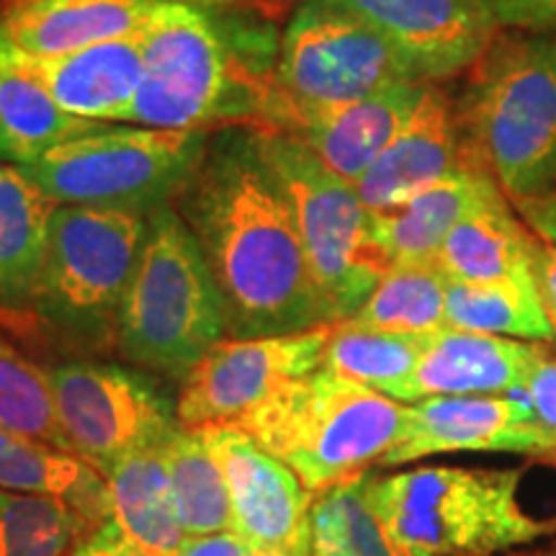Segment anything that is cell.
<instances>
[{
    "instance_id": "7402d4cb",
    "label": "cell",
    "mask_w": 556,
    "mask_h": 556,
    "mask_svg": "<svg viewBox=\"0 0 556 556\" xmlns=\"http://www.w3.org/2000/svg\"><path fill=\"white\" fill-rule=\"evenodd\" d=\"M541 242L505 191L497 189L451 229L435 263L448 281L533 278Z\"/></svg>"
},
{
    "instance_id": "d6986e66",
    "label": "cell",
    "mask_w": 556,
    "mask_h": 556,
    "mask_svg": "<svg viewBox=\"0 0 556 556\" xmlns=\"http://www.w3.org/2000/svg\"><path fill=\"white\" fill-rule=\"evenodd\" d=\"M0 65L21 70L39 83L70 116L119 124L142 83V34L111 39L62 58H21L0 52Z\"/></svg>"
},
{
    "instance_id": "ac0fdd59",
    "label": "cell",
    "mask_w": 556,
    "mask_h": 556,
    "mask_svg": "<svg viewBox=\"0 0 556 556\" xmlns=\"http://www.w3.org/2000/svg\"><path fill=\"white\" fill-rule=\"evenodd\" d=\"M552 353V343L438 330L428 338L415 368L407 405L426 397H495L513 394Z\"/></svg>"
},
{
    "instance_id": "f35d334b",
    "label": "cell",
    "mask_w": 556,
    "mask_h": 556,
    "mask_svg": "<svg viewBox=\"0 0 556 556\" xmlns=\"http://www.w3.org/2000/svg\"><path fill=\"white\" fill-rule=\"evenodd\" d=\"M533 278H536V289L548 315V323H552L556 332V245H552V242H541L536 266H533Z\"/></svg>"
},
{
    "instance_id": "cb8c5ba5",
    "label": "cell",
    "mask_w": 556,
    "mask_h": 556,
    "mask_svg": "<svg viewBox=\"0 0 556 556\" xmlns=\"http://www.w3.org/2000/svg\"><path fill=\"white\" fill-rule=\"evenodd\" d=\"M109 520L157 556H176L186 541L163 451H139L106 475Z\"/></svg>"
},
{
    "instance_id": "52a82bcc",
    "label": "cell",
    "mask_w": 556,
    "mask_h": 556,
    "mask_svg": "<svg viewBox=\"0 0 556 556\" xmlns=\"http://www.w3.org/2000/svg\"><path fill=\"white\" fill-rule=\"evenodd\" d=\"M281 184L332 323L351 319L392 268L374 238V212L356 186L336 176L309 148L283 131L253 127Z\"/></svg>"
},
{
    "instance_id": "7c38bea8",
    "label": "cell",
    "mask_w": 556,
    "mask_h": 556,
    "mask_svg": "<svg viewBox=\"0 0 556 556\" xmlns=\"http://www.w3.org/2000/svg\"><path fill=\"white\" fill-rule=\"evenodd\" d=\"M330 328L219 340L184 381L180 426H238L291 381L323 368Z\"/></svg>"
},
{
    "instance_id": "603a6c76",
    "label": "cell",
    "mask_w": 556,
    "mask_h": 556,
    "mask_svg": "<svg viewBox=\"0 0 556 556\" xmlns=\"http://www.w3.org/2000/svg\"><path fill=\"white\" fill-rule=\"evenodd\" d=\"M0 486L58 497L96 528L109 520L106 479L88 462L5 428H0Z\"/></svg>"
},
{
    "instance_id": "4dcf8cb0",
    "label": "cell",
    "mask_w": 556,
    "mask_h": 556,
    "mask_svg": "<svg viewBox=\"0 0 556 556\" xmlns=\"http://www.w3.org/2000/svg\"><path fill=\"white\" fill-rule=\"evenodd\" d=\"M186 536L232 531V503L219 458L197 428H180L163 448Z\"/></svg>"
},
{
    "instance_id": "30bf717a",
    "label": "cell",
    "mask_w": 556,
    "mask_h": 556,
    "mask_svg": "<svg viewBox=\"0 0 556 556\" xmlns=\"http://www.w3.org/2000/svg\"><path fill=\"white\" fill-rule=\"evenodd\" d=\"M402 80L417 78L371 26L325 0H299L278 34L274 80L255 127L281 111L340 106Z\"/></svg>"
},
{
    "instance_id": "83f0119b",
    "label": "cell",
    "mask_w": 556,
    "mask_h": 556,
    "mask_svg": "<svg viewBox=\"0 0 556 556\" xmlns=\"http://www.w3.org/2000/svg\"><path fill=\"white\" fill-rule=\"evenodd\" d=\"M101 122H86L62 111L52 96L21 70L0 65V163H37L65 139Z\"/></svg>"
},
{
    "instance_id": "e575fe53",
    "label": "cell",
    "mask_w": 556,
    "mask_h": 556,
    "mask_svg": "<svg viewBox=\"0 0 556 556\" xmlns=\"http://www.w3.org/2000/svg\"><path fill=\"white\" fill-rule=\"evenodd\" d=\"M518 394L528 402L541 426L556 435V353H548L539 361Z\"/></svg>"
},
{
    "instance_id": "484cf974",
    "label": "cell",
    "mask_w": 556,
    "mask_h": 556,
    "mask_svg": "<svg viewBox=\"0 0 556 556\" xmlns=\"http://www.w3.org/2000/svg\"><path fill=\"white\" fill-rule=\"evenodd\" d=\"M446 325L451 330L482 332L556 343V332L541 304L536 278H505V281H448Z\"/></svg>"
},
{
    "instance_id": "8992f818",
    "label": "cell",
    "mask_w": 556,
    "mask_h": 556,
    "mask_svg": "<svg viewBox=\"0 0 556 556\" xmlns=\"http://www.w3.org/2000/svg\"><path fill=\"white\" fill-rule=\"evenodd\" d=\"M225 332V304L197 238L176 206L155 208L116 323L124 356L186 381Z\"/></svg>"
},
{
    "instance_id": "44dd1931",
    "label": "cell",
    "mask_w": 556,
    "mask_h": 556,
    "mask_svg": "<svg viewBox=\"0 0 556 556\" xmlns=\"http://www.w3.org/2000/svg\"><path fill=\"white\" fill-rule=\"evenodd\" d=\"M497 189L482 160H471L402 206L374 212V238L392 266L435 261L451 229Z\"/></svg>"
},
{
    "instance_id": "60d3db41",
    "label": "cell",
    "mask_w": 556,
    "mask_h": 556,
    "mask_svg": "<svg viewBox=\"0 0 556 556\" xmlns=\"http://www.w3.org/2000/svg\"><path fill=\"white\" fill-rule=\"evenodd\" d=\"M281 3H291V9L299 3V0H248V9H255V11H274L278 13L281 11Z\"/></svg>"
},
{
    "instance_id": "8d00e7d4",
    "label": "cell",
    "mask_w": 556,
    "mask_h": 556,
    "mask_svg": "<svg viewBox=\"0 0 556 556\" xmlns=\"http://www.w3.org/2000/svg\"><path fill=\"white\" fill-rule=\"evenodd\" d=\"M176 556H263L235 531H214L204 536H186Z\"/></svg>"
},
{
    "instance_id": "1f68e13d",
    "label": "cell",
    "mask_w": 556,
    "mask_h": 556,
    "mask_svg": "<svg viewBox=\"0 0 556 556\" xmlns=\"http://www.w3.org/2000/svg\"><path fill=\"white\" fill-rule=\"evenodd\" d=\"M93 523L58 497L0 486V556H67Z\"/></svg>"
},
{
    "instance_id": "f1b7e54d",
    "label": "cell",
    "mask_w": 556,
    "mask_h": 556,
    "mask_svg": "<svg viewBox=\"0 0 556 556\" xmlns=\"http://www.w3.org/2000/svg\"><path fill=\"white\" fill-rule=\"evenodd\" d=\"M374 471L317 492L309 510V556H407L371 505Z\"/></svg>"
},
{
    "instance_id": "4fadbf2b",
    "label": "cell",
    "mask_w": 556,
    "mask_h": 556,
    "mask_svg": "<svg viewBox=\"0 0 556 556\" xmlns=\"http://www.w3.org/2000/svg\"><path fill=\"white\" fill-rule=\"evenodd\" d=\"M456 451L556 462V435L541 426L518 392L495 397H426L407 405L405 430L377 467H402Z\"/></svg>"
},
{
    "instance_id": "5bb4252c",
    "label": "cell",
    "mask_w": 556,
    "mask_h": 556,
    "mask_svg": "<svg viewBox=\"0 0 556 556\" xmlns=\"http://www.w3.org/2000/svg\"><path fill=\"white\" fill-rule=\"evenodd\" d=\"M225 469L232 531L258 552L309 556V510L315 492L235 426L197 428Z\"/></svg>"
},
{
    "instance_id": "ffe728a7",
    "label": "cell",
    "mask_w": 556,
    "mask_h": 556,
    "mask_svg": "<svg viewBox=\"0 0 556 556\" xmlns=\"http://www.w3.org/2000/svg\"><path fill=\"white\" fill-rule=\"evenodd\" d=\"M163 0H13L0 18V52L62 58L135 37L148 29Z\"/></svg>"
},
{
    "instance_id": "ba28073f",
    "label": "cell",
    "mask_w": 556,
    "mask_h": 556,
    "mask_svg": "<svg viewBox=\"0 0 556 556\" xmlns=\"http://www.w3.org/2000/svg\"><path fill=\"white\" fill-rule=\"evenodd\" d=\"M208 135L212 129L96 124L21 170L54 204L150 214L160 206H173L197 170Z\"/></svg>"
},
{
    "instance_id": "f546056e",
    "label": "cell",
    "mask_w": 556,
    "mask_h": 556,
    "mask_svg": "<svg viewBox=\"0 0 556 556\" xmlns=\"http://www.w3.org/2000/svg\"><path fill=\"white\" fill-rule=\"evenodd\" d=\"M448 278L435 261L394 263L348 323L402 336L446 330Z\"/></svg>"
},
{
    "instance_id": "6da1fadb",
    "label": "cell",
    "mask_w": 556,
    "mask_h": 556,
    "mask_svg": "<svg viewBox=\"0 0 556 556\" xmlns=\"http://www.w3.org/2000/svg\"><path fill=\"white\" fill-rule=\"evenodd\" d=\"M173 204L212 268L227 332L266 338L336 325L253 127L212 129Z\"/></svg>"
},
{
    "instance_id": "836d02e7",
    "label": "cell",
    "mask_w": 556,
    "mask_h": 556,
    "mask_svg": "<svg viewBox=\"0 0 556 556\" xmlns=\"http://www.w3.org/2000/svg\"><path fill=\"white\" fill-rule=\"evenodd\" d=\"M500 31H556V0H484Z\"/></svg>"
},
{
    "instance_id": "4316f807",
    "label": "cell",
    "mask_w": 556,
    "mask_h": 556,
    "mask_svg": "<svg viewBox=\"0 0 556 556\" xmlns=\"http://www.w3.org/2000/svg\"><path fill=\"white\" fill-rule=\"evenodd\" d=\"M428 338L361 328L343 319L330 328L323 368L407 405L409 384Z\"/></svg>"
},
{
    "instance_id": "74e56055",
    "label": "cell",
    "mask_w": 556,
    "mask_h": 556,
    "mask_svg": "<svg viewBox=\"0 0 556 556\" xmlns=\"http://www.w3.org/2000/svg\"><path fill=\"white\" fill-rule=\"evenodd\" d=\"M513 206L539 240L556 245V189L541 193L536 199L516 201Z\"/></svg>"
},
{
    "instance_id": "5b68a950",
    "label": "cell",
    "mask_w": 556,
    "mask_h": 556,
    "mask_svg": "<svg viewBox=\"0 0 556 556\" xmlns=\"http://www.w3.org/2000/svg\"><path fill=\"white\" fill-rule=\"evenodd\" d=\"M407 405L328 368L291 381L240 420V430L309 492L368 471L400 441Z\"/></svg>"
},
{
    "instance_id": "d590c367",
    "label": "cell",
    "mask_w": 556,
    "mask_h": 556,
    "mask_svg": "<svg viewBox=\"0 0 556 556\" xmlns=\"http://www.w3.org/2000/svg\"><path fill=\"white\" fill-rule=\"evenodd\" d=\"M67 556H157L148 548L137 546L135 541L122 533V528L114 520H103V523L90 531L86 539L78 541Z\"/></svg>"
},
{
    "instance_id": "7bdbcfd3",
    "label": "cell",
    "mask_w": 556,
    "mask_h": 556,
    "mask_svg": "<svg viewBox=\"0 0 556 556\" xmlns=\"http://www.w3.org/2000/svg\"><path fill=\"white\" fill-rule=\"evenodd\" d=\"M536 556H556V548H552V552H544V554H536Z\"/></svg>"
},
{
    "instance_id": "8fae6325",
    "label": "cell",
    "mask_w": 556,
    "mask_h": 556,
    "mask_svg": "<svg viewBox=\"0 0 556 556\" xmlns=\"http://www.w3.org/2000/svg\"><path fill=\"white\" fill-rule=\"evenodd\" d=\"M58 415L73 454L99 475L139 451L163 448L178 433V405L148 374L73 361L50 371Z\"/></svg>"
},
{
    "instance_id": "277c9868",
    "label": "cell",
    "mask_w": 556,
    "mask_h": 556,
    "mask_svg": "<svg viewBox=\"0 0 556 556\" xmlns=\"http://www.w3.org/2000/svg\"><path fill=\"white\" fill-rule=\"evenodd\" d=\"M371 505L407 556H495L556 533L520 503V471L422 467L371 477Z\"/></svg>"
},
{
    "instance_id": "b9f144b4",
    "label": "cell",
    "mask_w": 556,
    "mask_h": 556,
    "mask_svg": "<svg viewBox=\"0 0 556 556\" xmlns=\"http://www.w3.org/2000/svg\"><path fill=\"white\" fill-rule=\"evenodd\" d=\"M263 556H299V554H289V552H268V554H263Z\"/></svg>"
},
{
    "instance_id": "ab89813d",
    "label": "cell",
    "mask_w": 556,
    "mask_h": 556,
    "mask_svg": "<svg viewBox=\"0 0 556 556\" xmlns=\"http://www.w3.org/2000/svg\"><path fill=\"white\" fill-rule=\"evenodd\" d=\"M9 3H13V0H9ZM180 3L204 5V9H212V11H238V9H248V0H180Z\"/></svg>"
},
{
    "instance_id": "d4e9b609",
    "label": "cell",
    "mask_w": 556,
    "mask_h": 556,
    "mask_svg": "<svg viewBox=\"0 0 556 556\" xmlns=\"http://www.w3.org/2000/svg\"><path fill=\"white\" fill-rule=\"evenodd\" d=\"M58 204L16 165L0 163V304H29Z\"/></svg>"
},
{
    "instance_id": "2e32d148",
    "label": "cell",
    "mask_w": 556,
    "mask_h": 556,
    "mask_svg": "<svg viewBox=\"0 0 556 556\" xmlns=\"http://www.w3.org/2000/svg\"><path fill=\"white\" fill-rule=\"evenodd\" d=\"M471 160L479 155L464 131L458 103L441 83H426L413 114L364 173L356 191L366 208L389 212Z\"/></svg>"
},
{
    "instance_id": "9a60e30c",
    "label": "cell",
    "mask_w": 556,
    "mask_h": 556,
    "mask_svg": "<svg viewBox=\"0 0 556 556\" xmlns=\"http://www.w3.org/2000/svg\"><path fill=\"white\" fill-rule=\"evenodd\" d=\"M371 26L420 83H443L482 58L500 31L484 0H325Z\"/></svg>"
},
{
    "instance_id": "d6a6232c",
    "label": "cell",
    "mask_w": 556,
    "mask_h": 556,
    "mask_svg": "<svg viewBox=\"0 0 556 556\" xmlns=\"http://www.w3.org/2000/svg\"><path fill=\"white\" fill-rule=\"evenodd\" d=\"M0 428L37 438L41 443L73 454L58 415L50 371H41L3 338H0Z\"/></svg>"
},
{
    "instance_id": "9c48e42d",
    "label": "cell",
    "mask_w": 556,
    "mask_h": 556,
    "mask_svg": "<svg viewBox=\"0 0 556 556\" xmlns=\"http://www.w3.org/2000/svg\"><path fill=\"white\" fill-rule=\"evenodd\" d=\"M144 238L142 212L58 204L29 304L54 328L103 338L119 323Z\"/></svg>"
},
{
    "instance_id": "e0dca14e",
    "label": "cell",
    "mask_w": 556,
    "mask_h": 556,
    "mask_svg": "<svg viewBox=\"0 0 556 556\" xmlns=\"http://www.w3.org/2000/svg\"><path fill=\"white\" fill-rule=\"evenodd\" d=\"M422 88L420 80H402L340 106L281 111L263 127L299 139L336 176L356 186L413 114Z\"/></svg>"
},
{
    "instance_id": "3957f363",
    "label": "cell",
    "mask_w": 556,
    "mask_h": 556,
    "mask_svg": "<svg viewBox=\"0 0 556 556\" xmlns=\"http://www.w3.org/2000/svg\"><path fill=\"white\" fill-rule=\"evenodd\" d=\"M456 103L471 148L513 204L556 189V31H497Z\"/></svg>"
},
{
    "instance_id": "7a4b0ae2",
    "label": "cell",
    "mask_w": 556,
    "mask_h": 556,
    "mask_svg": "<svg viewBox=\"0 0 556 556\" xmlns=\"http://www.w3.org/2000/svg\"><path fill=\"white\" fill-rule=\"evenodd\" d=\"M222 13L163 0L142 31V83L124 116L152 129L255 127L263 116L270 75L242 60Z\"/></svg>"
}]
</instances>
